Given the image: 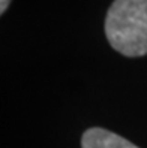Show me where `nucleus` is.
Masks as SVG:
<instances>
[{"label": "nucleus", "mask_w": 147, "mask_h": 148, "mask_svg": "<svg viewBox=\"0 0 147 148\" xmlns=\"http://www.w3.org/2000/svg\"><path fill=\"white\" fill-rule=\"evenodd\" d=\"M9 3H11V0H0V14H5Z\"/></svg>", "instance_id": "obj_3"}, {"label": "nucleus", "mask_w": 147, "mask_h": 148, "mask_svg": "<svg viewBox=\"0 0 147 148\" xmlns=\"http://www.w3.org/2000/svg\"><path fill=\"white\" fill-rule=\"evenodd\" d=\"M81 148H138V147L107 129L92 127L83 133Z\"/></svg>", "instance_id": "obj_2"}, {"label": "nucleus", "mask_w": 147, "mask_h": 148, "mask_svg": "<svg viewBox=\"0 0 147 148\" xmlns=\"http://www.w3.org/2000/svg\"><path fill=\"white\" fill-rule=\"evenodd\" d=\"M105 36L126 57L147 54V0H114L105 16Z\"/></svg>", "instance_id": "obj_1"}]
</instances>
